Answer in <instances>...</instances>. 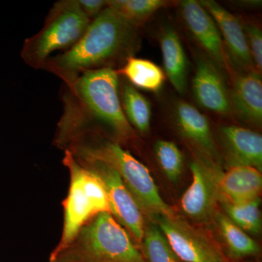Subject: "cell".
Here are the masks:
<instances>
[{
	"label": "cell",
	"instance_id": "obj_1",
	"mask_svg": "<svg viewBox=\"0 0 262 262\" xmlns=\"http://www.w3.org/2000/svg\"><path fill=\"white\" fill-rule=\"evenodd\" d=\"M136 27L106 7L91 20L73 47L48 58L42 70L54 74L67 84L84 72L111 67L110 63L130 51Z\"/></svg>",
	"mask_w": 262,
	"mask_h": 262
},
{
	"label": "cell",
	"instance_id": "obj_2",
	"mask_svg": "<svg viewBox=\"0 0 262 262\" xmlns=\"http://www.w3.org/2000/svg\"><path fill=\"white\" fill-rule=\"evenodd\" d=\"M64 86L63 97L86 120L107 127L118 143L136 137L122 110L120 77L113 67L84 72Z\"/></svg>",
	"mask_w": 262,
	"mask_h": 262
},
{
	"label": "cell",
	"instance_id": "obj_3",
	"mask_svg": "<svg viewBox=\"0 0 262 262\" xmlns=\"http://www.w3.org/2000/svg\"><path fill=\"white\" fill-rule=\"evenodd\" d=\"M49 262H146L126 229L110 212L94 217Z\"/></svg>",
	"mask_w": 262,
	"mask_h": 262
},
{
	"label": "cell",
	"instance_id": "obj_4",
	"mask_svg": "<svg viewBox=\"0 0 262 262\" xmlns=\"http://www.w3.org/2000/svg\"><path fill=\"white\" fill-rule=\"evenodd\" d=\"M91 22L77 0L57 2L48 13L42 29L26 39L20 56L29 67L42 69L54 52H64L73 47Z\"/></svg>",
	"mask_w": 262,
	"mask_h": 262
},
{
	"label": "cell",
	"instance_id": "obj_5",
	"mask_svg": "<svg viewBox=\"0 0 262 262\" xmlns=\"http://www.w3.org/2000/svg\"><path fill=\"white\" fill-rule=\"evenodd\" d=\"M62 163L68 169L70 184L67 198L62 201L63 229L55 248L70 244L77 232L94 217L110 212L108 198L102 182L68 151H63Z\"/></svg>",
	"mask_w": 262,
	"mask_h": 262
},
{
	"label": "cell",
	"instance_id": "obj_6",
	"mask_svg": "<svg viewBox=\"0 0 262 262\" xmlns=\"http://www.w3.org/2000/svg\"><path fill=\"white\" fill-rule=\"evenodd\" d=\"M75 158L94 172L101 181L107 195L110 213L130 234L134 242L140 249L146 226L145 221L140 207L131 195L120 174L102 162Z\"/></svg>",
	"mask_w": 262,
	"mask_h": 262
},
{
	"label": "cell",
	"instance_id": "obj_7",
	"mask_svg": "<svg viewBox=\"0 0 262 262\" xmlns=\"http://www.w3.org/2000/svg\"><path fill=\"white\" fill-rule=\"evenodd\" d=\"M154 220L182 262H232L213 239L177 214Z\"/></svg>",
	"mask_w": 262,
	"mask_h": 262
},
{
	"label": "cell",
	"instance_id": "obj_8",
	"mask_svg": "<svg viewBox=\"0 0 262 262\" xmlns=\"http://www.w3.org/2000/svg\"><path fill=\"white\" fill-rule=\"evenodd\" d=\"M192 182L181 200V208L191 220L205 222L214 213L220 198L217 188V170L206 164L193 162L191 164Z\"/></svg>",
	"mask_w": 262,
	"mask_h": 262
},
{
	"label": "cell",
	"instance_id": "obj_9",
	"mask_svg": "<svg viewBox=\"0 0 262 262\" xmlns=\"http://www.w3.org/2000/svg\"><path fill=\"white\" fill-rule=\"evenodd\" d=\"M181 7L184 21L196 40L209 55L213 63L226 68L227 56L222 36L211 14L195 0L182 1Z\"/></svg>",
	"mask_w": 262,
	"mask_h": 262
},
{
	"label": "cell",
	"instance_id": "obj_10",
	"mask_svg": "<svg viewBox=\"0 0 262 262\" xmlns=\"http://www.w3.org/2000/svg\"><path fill=\"white\" fill-rule=\"evenodd\" d=\"M217 66L206 58H198L192 90L196 101L203 107L221 115L231 110L230 100L223 77Z\"/></svg>",
	"mask_w": 262,
	"mask_h": 262
},
{
	"label": "cell",
	"instance_id": "obj_11",
	"mask_svg": "<svg viewBox=\"0 0 262 262\" xmlns=\"http://www.w3.org/2000/svg\"><path fill=\"white\" fill-rule=\"evenodd\" d=\"M200 3L214 20L234 63L245 70L252 67L253 62L246 33L237 17L215 1L204 0Z\"/></svg>",
	"mask_w": 262,
	"mask_h": 262
},
{
	"label": "cell",
	"instance_id": "obj_12",
	"mask_svg": "<svg viewBox=\"0 0 262 262\" xmlns=\"http://www.w3.org/2000/svg\"><path fill=\"white\" fill-rule=\"evenodd\" d=\"M216 183L222 201L233 204L256 199L261 192V172L253 167L231 166L227 171L218 172Z\"/></svg>",
	"mask_w": 262,
	"mask_h": 262
},
{
	"label": "cell",
	"instance_id": "obj_13",
	"mask_svg": "<svg viewBox=\"0 0 262 262\" xmlns=\"http://www.w3.org/2000/svg\"><path fill=\"white\" fill-rule=\"evenodd\" d=\"M222 134L231 166L262 168V137L258 133L245 127L225 126Z\"/></svg>",
	"mask_w": 262,
	"mask_h": 262
},
{
	"label": "cell",
	"instance_id": "obj_14",
	"mask_svg": "<svg viewBox=\"0 0 262 262\" xmlns=\"http://www.w3.org/2000/svg\"><path fill=\"white\" fill-rule=\"evenodd\" d=\"M231 108L239 117L253 124L262 120V80L256 71L238 76L229 95Z\"/></svg>",
	"mask_w": 262,
	"mask_h": 262
},
{
	"label": "cell",
	"instance_id": "obj_15",
	"mask_svg": "<svg viewBox=\"0 0 262 262\" xmlns=\"http://www.w3.org/2000/svg\"><path fill=\"white\" fill-rule=\"evenodd\" d=\"M176 120L179 130L184 137L196 144L206 154L214 156L215 144L209 122L206 116L192 105L181 101L176 108Z\"/></svg>",
	"mask_w": 262,
	"mask_h": 262
},
{
	"label": "cell",
	"instance_id": "obj_16",
	"mask_svg": "<svg viewBox=\"0 0 262 262\" xmlns=\"http://www.w3.org/2000/svg\"><path fill=\"white\" fill-rule=\"evenodd\" d=\"M160 46L167 77L179 94H184L187 86V56L174 29H165L160 38Z\"/></svg>",
	"mask_w": 262,
	"mask_h": 262
},
{
	"label": "cell",
	"instance_id": "obj_17",
	"mask_svg": "<svg viewBox=\"0 0 262 262\" xmlns=\"http://www.w3.org/2000/svg\"><path fill=\"white\" fill-rule=\"evenodd\" d=\"M117 72L134 88L152 92L161 89L165 79L163 70L158 65L149 60L132 56L127 57L125 64Z\"/></svg>",
	"mask_w": 262,
	"mask_h": 262
},
{
	"label": "cell",
	"instance_id": "obj_18",
	"mask_svg": "<svg viewBox=\"0 0 262 262\" xmlns=\"http://www.w3.org/2000/svg\"><path fill=\"white\" fill-rule=\"evenodd\" d=\"M215 219L228 251L227 257L231 261L234 262V260L257 256L260 251L259 246L246 232L223 213H219Z\"/></svg>",
	"mask_w": 262,
	"mask_h": 262
},
{
	"label": "cell",
	"instance_id": "obj_19",
	"mask_svg": "<svg viewBox=\"0 0 262 262\" xmlns=\"http://www.w3.org/2000/svg\"><path fill=\"white\" fill-rule=\"evenodd\" d=\"M120 96L122 110L131 127L144 134L147 132L151 115L149 101L129 82L122 84Z\"/></svg>",
	"mask_w": 262,
	"mask_h": 262
},
{
	"label": "cell",
	"instance_id": "obj_20",
	"mask_svg": "<svg viewBox=\"0 0 262 262\" xmlns=\"http://www.w3.org/2000/svg\"><path fill=\"white\" fill-rule=\"evenodd\" d=\"M140 250L146 262H182L156 224L146 225Z\"/></svg>",
	"mask_w": 262,
	"mask_h": 262
},
{
	"label": "cell",
	"instance_id": "obj_21",
	"mask_svg": "<svg viewBox=\"0 0 262 262\" xmlns=\"http://www.w3.org/2000/svg\"><path fill=\"white\" fill-rule=\"evenodd\" d=\"M260 198L246 203H233L222 202L225 214L244 232L259 234L261 230Z\"/></svg>",
	"mask_w": 262,
	"mask_h": 262
},
{
	"label": "cell",
	"instance_id": "obj_22",
	"mask_svg": "<svg viewBox=\"0 0 262 262\" xmlns=\"http://www.w3.org/2000/svg\"><path fill=\"white\" fill-rule=\"evenodd\" d=\"M107 7L137 25L165 4L162 0H108Z\"/></svg>",
	"mask_w": 262,
	"mask_h": 262
},
{
	"label": "cell",
	"instance_id": "obj_23",
	"mask_svg": "<svg viewBox=\"0 0 262 262\" xmlns=\"http://www.w3.org/2000/svg\"><path fill=\"white\" fill-rule=\"evenodd\" d=\"M155 155L162 170L172 182L182 174L184 159L178 146L172 141L160 140L155 146Z\"/></svg>",
	"mask_w": 262,
	"mask_h": 262
},
{
	"label": "cell",
	"instance_id": "obj_24",
	"mask_svg": "<svg viewBox=\"0 0 262 262\" xmlns=\"http://www.w3.org/2000/svg\"><path fill=\"white\" fill-rule=\"evenodd\" d=\"M250 53L258 70L262 69V33L254 24H248L244 28Z\"/></svg>",
	"mask_w": 262,
	"mask_h": 262
},
{
	"label": "cell",
	"instance_id": "obj_25",
	"mask_svg": "<svg viewBox=\"0 0 262 262\" xmlns=\"http://www.w3.org/2000/svg\"><path fill=\"white\" fill-rule=\"evenodd\" d=\"M77 2L84 14L91 20L96 18L107 7V3L104 0H77Z\"/></svg>",
	"mask_w": 262,
	"mask_h": 262
}]
</instances>
